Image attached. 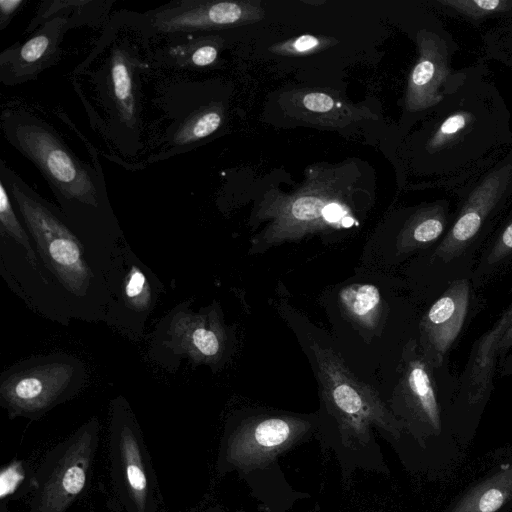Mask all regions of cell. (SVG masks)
Listing matches in <instances>:
<instances>
[{
  "label": "cell",
  "instance_id": "obj_1",
  "mask_svg": "<svg viewBox=\"0 0 512 512\" xmlns=\"http://www.w3.org/2000/svg\"><path fill=\"white\" fill-rule=\"evenodd\" d=\"M428 115L420 154L426 171L444 187L457 188L512 146L511 112L484 62L460 69Z\"/></svg>",
  "mask_w": 512,
  "mask_h": 512
},
{
  "label": "cell",
  "instance_id": "obj_2",
  "mask_svg": "<svg viewBox=\"0 0 512 512\" xmlns=\"http://www.w3.org/2000/svg\"><path fill=\"white\" fill-rule=\"evenodd\" d=\"M1 125L10 144L46 179L89 260L105 275L124 239L100 169L78 159L52 127L29 112L5 111Z\"/></svg>",
  "mask_w": 512,
  "mask_h": 512
},
{
  "label": "cell",
  "instance_id": "obj_3",
  "mask_svg": "<svg viewBox=\"0 0 512 512\" xmlns=\"http://www.w3.org/2000/svg\"><path fill=\"white\" fill-rule=\"evenodd\" d=\"M0 180L34 242L41 266L69 297L78 318L102 320L108 301L106 277L89 260L63 212L36 193L3 161Z\"/></svg>",
  "mask_w": 512,
  "mask_h": 512
},
{
  "label": "cell",
  "instance_id": "obj_4",
  "mask_svg": "<svg viewBox=\"0 0 512 512\" xmlns=\"http://www.w3.org/2000/svg\"><path fill=\"white\" fill-rule=\"evenodd\" d=\"M457 188L459 201L453 221L430 256L445 288L453 281L471 279L475 255L512 201V146Z\"/></svg>",
  "mask_w": 512,
  "mask_h": 512
},
{
  "label": "cell",
  "instance_id": "obj_5",
  "mask_svg": "<svg viewBox=\"0 0 512 512\" xmlns=\"http://www.w3.org/2000/svg\"><path fill=\"white\" fill-rule=\"evenodd\" d=\"M88 371L66 353L37 355L19 361L0 376V406L10 419L38 420L74 398L86 385Z\"/></svg>",
  "mask_w": 512,
  "mask_h": 512
},
{
  "label": "cell",
  "instance_id": "obj_6",
  "mask_svg": "<svg viewBox=\"0 0 512 512\" xmlns=\"http://www.w3.org/2000/svg\"><path fill=\"white\" fill-rule=\"evenodd\" d=\"M108 458L112 488L124 512H158L160 493L137 418L125 397L111 401Z\"/></svg>",
  "mask_w": 512,
  "mask_h": 512
},
{
  "label": "cell",
  "instance_id": "obj_7",
  "mask_svg": "<svg viewBox=\"0 0 512 512\" xmlns=\"http://www.w3.org/2000/svg\"><path fill=\"white\" fill-rule=\"evenodd\" d=\"M99 433L94 416L46 452L33 472L29 512H66L87 490Z\"/></svg>",
  "mask_w": 512,
  "mask_h": 512
},
{
  "label": "cell",
  "instance_id": "obj_8",
  "mask_svg": "<svg viewBox=\"0 0 512 512\" xmlns=\"http://www.w3.org/2000/svg\"><path fill=\"white\" fill-rule=\"evenodd\" d=\"M309 349L322 396L343 430L355 435L367 434L371 425L397 430L396 419L375 390L333 348L312 340Z\"/></svg>",
  "mask_w": 512,
  "mask_h": 512
},
{
  "label": "cell",
  "instance_id": "obj_9",
  "mask_svg": "<svg viewBox=\"0 0 512 512\" xmlns=\"http://www.w3.org/2000/svg\"><path fill=\"white\" fill-rule=\"evenodd\" d=\"M228 331L216 303L194 312L188 303L170 311L151 338L150 355L167 369L185 358L195 365L217 367L228 351Z\"/></svg>",
  "mask_w": 512,
  "mask_h": 512
},
{
  "label": "cell",
  "instance_id": "obj_10",
  "mask_svg": "<svg viewBox=\"0 0 512 512\" xmlns=\"http://www.w3.org/2000/svg\"><path fill=\"white\" fill-rule=\"evenodd\" d=\"M105 277L108 301L102 320L129 339L141 340L162 283L125 240L115 250Z\"/></svg>",
  "mask_w": 512,
  "mask_h": 512
},
{
  "label": "cell",
  "instance_id": "obj_11",
  "mask_svg": "<svg viewBox=\"0 0 512 512\" xmlns=\"http://www.w3.org/2000/svg\"><path fill=\"white\" fill-rule=\"evenodd\" d=\"M269 224L251 239L250 254L264 253L282 243L309 234L348 229L357 225L348 207L337 199L319 194H303L259 213Z\"/></svg>",
  "mask_w": 512,
  "mask_h": 512
},
{
  "label": "cell",
  "instance_id": "obj_12",
  "mask_svg": "<svg viewBox=\"0 0 512 512\" xmlns=\"http://www.w3.org/2000/svg\"><path fill=\"white\" fill-rule=\"evenodd\" d=\"M418 58L413 66L405 94V108L410 113L428 114L444 98L459 75L452 68L458 44L439 22L416 33Z\"/></svg>",
  "mask_w": 512,
  "mask_h": 512
},
{
  "label": "cell",
  "instance_id": "obj_13",
  "mask_svg": "<svg viewBox=\"0 0 512 512\" xmlns=\"http://www.w3.org/2000/svg\"><path fill=\"white\" fill-rule=\"evenodd\" d=\"M472 282L468 278L450 283L429 307L420 322L419 348L433 367H439L459 336L469 309Z\"/></svg>",
  "mask_w": 512,
  "mask_h": 512
},
{
  "label": "cell",
  "instance_id": "obj_14",
  "mask_svg": "<svg viewBox=\"0 0 512 512\" xmlns=\"http://www.w3.org/2000/svg\"><path fill=\"white\" fill-rule=\"evenodd\" d=\"M308 428V422L290 416L252 420L231 436L226 458L239 466L261 463L286 448Z\"/></svg>",
  "mask_w": 512,
  "mask_h": 512
},
{
  "label": "cell",
  "instance_id": "obj_15",
  "mask_svg": "<svg viewBox=\"0 0 512 512\" xmlns=\"http://www.w3.org/2000/svg\"><path fill=\"white\" fill-rule=\"evenodd\" d=\"M261 16V9L248 2L181 1L153 12L152 24L164 33L193 32L242 24Z\"/></svg>",
  "mask_w": 512,
  "mask_h": 512
},
{
  "label": "cell",
  "instance_id": "obj_16",
  "mask_svg": "<svg viewBox=\"0 0 512 512\" xmlns=\"http://www.w3.org/2000/svg\"><path fill=\"white\" fill-rule=\"evenodd\" d=\"M432 366L423 356L416 341L403 349L401 372L395 389L399 396L419 411L433 426H439V409L433 386Z\"/></svg>",
  "mask_w": 512,
  "mask_h": 512
},
{
  "label": "cell",
  "instance_id": "obj_17",
  "mask_svg": "<svg viewBox=\"0 0 512 512\" xmlns=\"http://www.w3.org/2000/svg\"><path fill=\"white\" fill-rule=\"evenodd\" d=\"M453 218L454 212L447 199L416 207L397 236V251L408 254L436 246L446 234Z\"/></svg>",
  "mask_w": 512,
  "mask_h": 512
},
{
  "label": "cell",
  "instance_id": "obj_18",
  "mask_svg": "<svg viewBox=\"0 0 512 512\" xmlns=\"http://www.w3.org/2000/svg\"><path fill=\"white\" fill-rule=\"evenodd\" d=\"M62 26L61 18L54 19L21 46L2 53L1 67L7 68L8 82L32 77L55 57Z\"/></svg>",
  "mask_w": 512,
  "mask_h": 512
},
{
  "label": "cell",
  "instance_id": "obj_19",
  "mask_svg": "<svg viewBox=\"0 0 512 512\" xmlns=\"http://www.w3.org/2000/svg\"><path fill=\"white\" fill-rule=\"evenodd\" d=\"M512 327V302L495 324L475 346L470 364L468 384L476 394L486 391L492 384L496 360V347L504 334Z\"/></svg>",
  "mask_w": 512,
  "mask_h": 512
},
{
  "label": "cell",
  "instance_id": "obj_20",
  "mask_svg": "<svg viewBox=\"0 0 512 512\" xmlns=\"http://www.w3.org/2000/svg\"><path fill=\"white\" fill-rule=\"evenodd\" d=\"M339 304L346 316L363 329H375L382 316L383 300L373 284L355 283L339 292Z\"/></svg>",
  "mask_w": 512,
  "mask_h": 512
},
{
  "label": "cell",
  "instance_id": "obj_21",
  "mask_svg": "<svg viewBox=\"0 0 512 512\" xmlns=\"http://www.w3.org/2000/svg\"><path fill=\"white\" fill-rule=\"evenodd\" d=\"M133 68L134 63L126 51L115 48L109 65L112 98L120 120L128 124L137 120Z\"/></svg>",
  "mask_w": 512,
  "mask_h": 512
},
{
  "label": "cell",
  "instance_id": "obj_22",
  "mask_svg": "<svg viewBox=\"0 0 512 512\" xmlns=\"http://www.w3.org/2000/svg\"><path fill=\"white\" fill-rule=\"evenodd\" d=\"M510 260H512V213L499 227L479 256L470 279L472 284L479 285L481 281Z\"/></svg>",
  "mask_w": 512,
  "mask_h": 512
},
{
  "label": "cell",
  "instance_id": "obj_23",
  "mask_svg": "<svg viewBox=\"0 0 512 512\" xmlns=\"http://www.w3.org/2000/svg\"><path fill=\"white\" fill-rule=\"evenodd\" d=\"M435 3L473 24L512 16V0H436Z\"/></svg>",
  "mask_w": 512,
  "mask_h": 512
},
{
  "label": "cell",
  "instance_id": "obj_24",
  "mask_svg": "<svg viewBox=\"0 0 512 512\" xmlns=\"http://www.w3.org/2000/svg\"><path fill=\"white\" fill-rule=\"evenodd\" d=\"M0 231L6 237L19 245L29 265L35 270H41V265L30 235L19 221L13 208L6 185L0 180Z\"/></svg>",
  "mask_w": 512,
  "mask_h": 512
},
{
  "label": "cell",
  "instance_id": "obj_25",
  "mask_svg": "<svg viewBox=\"0 0 512 512\" xmlns=\"http://www.w3.org/2000/svg\"><path fill=\"white\" fill-rule=\"evenodd\" d=\"M484 50L489 59L512 68V16L500 22L483 35Z\"/></svg>",
  "mask_w": 512,
  "mask_h": 512
},
{
  "label": "cell",
  "instance_id": "obj_26",
  "mask_svg": "<svg viewBox=\"0 0 512 512\" xmlns=\"http://www.w3.org/2000/svg\"><path fill=\"white\" fill-rule=\"evenodd\" d=\"M222 123V115L216 109L204 110L194 115L181 126L173 137L176 145L194 143L215 132Z\"/></svg>",
  "mask_w": 512,
  "mask_h": 512
},
{
  "label": "cell",
  "instance_id": "obj_27",
  "mask_svg": "<svg viewBox=\"0 0 512 512\" xmlns=\"http://www.w3.org/2000/svg\"><path fill=\"white\" fill-rule=\"evenodd\" d=\"M323 44L324 41L318 37L302 35L278 45L276 51L292 55L307 54L321 47Z\"/></svg>",
  "mask_w": 512,
  "mask_h": 512
},
{
  "label": "cell",
  "instance_id": "obj_28",
  "mask_svg": "<svg viewBox=\"0 0 512 512\" xmlns=\"http://www.w3.org/2000/svg\"><path fill=\"white\" fill-rule=\"evenodd\" d=\"M25 474L24 465L19 461L10 463L1 472V499L7 496H13L18 484L21 482L22 476Z\"/></svg>",
  "mask_w": 512,
  "mask_h": 512
},
{
  "label": "cell",
  "instance_id": "obj_29",
  "mask_svg": "<svg viewBox=\"0 0 512 512\" xmlns=\"http://www.w3.org/2000/svg\"><path fill=\"white\" fill-rule=\"evenodd\" d=\"M302 104L309 111L325 113L333 108L334 100L325 93L310 92L304 95Z\"/></svg>",
  "mask_w": 512,
  "mask_h": 512
},
{
  "label": "cell",
  "instance_id": "obj_30",
  "mask_svg": "<svg viewBox=\"0 0 512 512\" xmlns=\"http://www.w3.org/2000/svg\"><path fill=\"white\" fill-rule=\"evenodd\" d=\"M503 500L504 496L500 490L496 488L489 489L479 501V510L481 512H494L502 505Z\"/></svg>",
  "mask_w": 512,
  "mask_h": 512
},
{
  "label": "cell",
  "instance_id": "obj_31",
  "mask_svg": "<svg viewBox=\"0 0 512 512\" xmlns=\"http://www.w3.org/2000/svg\"><path fill=\"white\" fill-rule=\"evenodd\" d=\"M217 53L213 45L200 46L192 53L191 63L199 67L210 65L216 60Z\"/></svg>",
  "mask_w": 512,
  "mask_h": 512
},
{
  "label": "cell",
  "instance_id": "obj_32",
  "mask_svg": "<svg viewBox=\"0 0 512 512\" xmlns=\"http://www.w3.org/2000/svg\"><path fill=\"white\" fill-rule=\"evenodd\" d=\"M23 0H0V28L4 27L9 23L10 18L23 4Z\"/></svg>",
  "mask_w": 512,
  "mask_h": 512
},
{
  "label": "cell",
  "instance_id": "obj_33",
  "mask_svg": "<svg viewBox=\"0 0 512 512\" xmlns=\"http://www.w3.org/2000/svg\"><path fill=\"white\" fill-rule=\"evenodd\" d=\"M512 349V327L504 334L496 347V356L503 355Z\"/></svg>",
  "mask_w": 512,
  "mask_h": 512
},
{
  "label": "cell",
  "instance_id": "obj_34",
  "mask_svg": "<svg viewBox=\"0 0 512 512\" xmlns=\"http://www.w3.org/2000/svg\"><path fill=\"white\" fill-rule=\"evenodd\" d=\"M501 374L504 376L512 375V352L503 360Z\"/></svg>",
  "mask_w": 512,
  "mask_h": 512
},
{
  "label": "cell",
  "instance_id": "obj_35",
  "mask_svg": "<svg viewBox=\"0 0 512 512\" xmlns=\"http://www.w3.org/2000/svg\"><path fill=\"white\" fill-rule=\"evenodd\" d=\"M0 512H9V509H8L7 503H6L5 501H2V502H1V505H0Z\"/></svg>",
  "mask_w": 512,
  "mask_h": 512
}]
</instances>
